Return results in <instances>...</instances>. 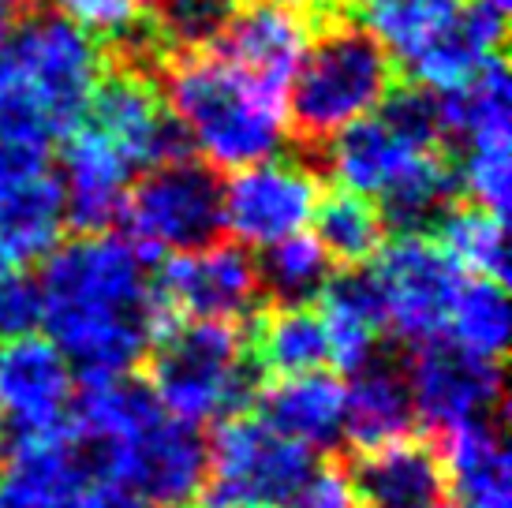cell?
<instances>
[{"label": "cell", "instance_id": "6da1fadb", "mask_svg": "<svg viewBox=\"0 0 512 508\" xmlns=\"http://www.w3.org/2000/svg\"><path fill=\"white\" fill-rule=\"evenodd\" d=\"M45 337L86 378L131 374L165 329L154 269L128 236L60 243L38 277Z\"/></svg>", "mask_w": 512, "mask_h": 508}, {"label": "cell", "instance_id": "7a4b0ae2", "mask_svg": "<svg viewBox=\"0 0 512 508\" xmlns=\"http://www.w3.org/2000/svg\"><path fill=\"white\" fill-rule=\"evenodd\" d=\"M157 79L172 120L184 127L202 165L236 172L285 150V94L210 49L172 53Z\"/></svg>", "mask_w": 512, "mask_h": 508}, {"label": "cell", "instance_id": "3957f363", "mask_svg": "<svg viewBox=\"0 0 512 508\" xmlns=\"http://www.w3.org/2000/svg\"><path fill=\"white\" fill-rule=\"evenodd\" d=\"M288 83V135L322 146L341 127L370 116L397 86V60L363 23H329L314 30Z\"/></svg>", "mask_w": 512, "mask_h": 508}, {"label": "cell", "instance_id": "277c9868", "mask_svg": "<svg viewBox=\"0 0 512 508\" xmlns=\"http://www.w3.org/2000/svg\"><path fill=\"white\" fill-rule=\"evenodd\" d=\"M150 393L165 415L187 426H214L255 396L258 367L240 325L176 322L150 348Z\"/></svg>", "mask_w": 512, "mask_h": 508}, {"label": "cell", "instance_id": "5b68a950", "mask_svg": "<svg viewBox=\"0 0 512 508\" xmlns=\"http://www.w3.org/2000/svg\"><path fill=\"white\" fill-rule=\"evenodd\" d=\"M101 71L105 49L57 12H23L0 42V83L27 90L57 139L83 124Z\"/></svg>", "mask_w": 512, "mask_h": 508}, {"label": "cell", "instance_id": "8992f818", "mask_svg": "<svg viewBox=\"0 0 512 508\" xmlns=\"http://www.w3.org/2000/svg\"><path fill=\"white\" fill-rule=\"evenodd\" d=\"M314 471V452L258 415H228L206 438V494L214 508H281Z\"/></svg>", "mask_w": 512, "mask_h": 508}, {"label": "cell", "instance_id": "52a82bcc", "mask_svg": "<svg viewBox=\"0 0 512 508\" xmlns=\"http://www.w3.org/2000/svg\"><path fill=\"white\" fill-rule=\"evenodd\" d=\"M120 221L128 240L146 254H180L221 240V180L217 169L195 157L165 161L146 169L135 187H128Z\"/></svg>", "mask_w": 512, "mask_h": 508}, {"label": "cell", "instance_id": "ba28073f", "mask_svg": "<svg viewBox=\"0 0 512 508\" xmlns=\"http://www.w3.org/2000/svg\"><path fill=\"white\" fill-rule=\"evenodd\" d=\"M374 281L382 292V325L408 348L434 344L464 273L430 236H393L374 254Z\"/></svg>", "mask_w": 512, "mask_h": 508}, {"label": "cell", "instance_id": "9c48e42d", "mask_svg": "<svg viewBox=\"0 0 512 508\" xmlns=\"http://www.w3.org/2000/svg\"><path fill=\"white\" fill-rule=\"evenodd\" d=\"M322 198L318 172L299 157H266L236 169L221 184V232L243 251H262L270 243L307 232L314 206Z\"/></svg>", "mask_w": 512, "mask_h": 508}, {"label": "cell", "instance_id": "30bf717a", "mask_svg": "<svg viewBox=\"0 0 512 508\" xmlns=\"http://www.w3.org/2000/svg\"><path fill=\"white\" fill-rule=\"evenodd\" d=\"M154 288L165 314H176L180 322L240 325L262 299L255 258L225 240L169 254L154 277Z\"/></svg>", "mask_w": 512, "mask_h": 508}, {"label": "cell", "instance_id": "8fae6325", "mask_svg": "<svg viewBox=\"0 0 512 508\" xmlns=\"http://www.w3.org/2000/svg\"><path fill=\"white\" fill-rule=\"evenodd\" d=\"M98 479L128 486L154 508L191 505L206 486V438L199 426H187L161 411L135 438L116 445L101 460Z\"/></svg>", "mask_w": 512, "mask_h": 508}, {"label": "cell", "instance_id": "7c38bea8", "mask_svg": "<svg viewBox=\"0 0 512 508\" xmlns=\"http://www.w3.org/2000/svg\"><path fill=\"white\" fill-rule=\"evenodd\" d=\"M86 116H94V131H101L128 157L131 169L135 165L154 169L165 161L195 157L184 127L172 120L169 105L161 98V86L146 71L105 60V71H101Z\"/></svg>", "mask_w": 512, "mask_h": 508}, {"label": "cell", "instance_id": "4fadbf2b", "mask_svg": "<svg viewBox=\"0 0 512 508\" xmlns=\"http://www.w3.org/2000/svg\"><path fill=\"white\" fill-rule=\"evenodd\" d=\"M404 378H408V393H412L415 423L430 426L434 434L498 419L501 400H505L501 363L475 359V355L453 348L449 340L415 348Z\"/></svg>", "mask_w": 512, "mask_h": 508}, {"label": "cell", "instance_id": "5bb4252c", "mask_svg": "<svg viewBox=\"0 0 512 508\" xmlns=\"http://www.w3.org/2000/svg\"><path fill=\"white\" fill-rule=\"evenodd\" d=\"M75 396V367L49 337L0 340V423L12 434L64 430Z\"/></svg>", "mask_w": 512, "mask_h": 508}, {"label": "cell", "instance_id": "9a60e30c", "mask_svg": "<svg viewBox=\"0 0 512 508\" xmlns=\"http://www.w3.org/2000/svg\"><path fill=\"white\" fill-rule=\"evenodd\" d=\"M94 479L68 430L15 434L0 449V508H72Z\"/></svg>", "mask_w": 512, "mask_h": 508}, {"label": "cell", "instance_id": "2e32d148", "mask_svg": "<svg viewBox=\"0 0 512 508\" xmlns=\"http://www.w3.org/2000/svg\"><path fill=\"white\" fill-rule=\"evenodd\" d=\"M307 42H311V23L299 8L270 4V0H251V4L243 0L232 23L210 45V53L285 94Z\"/></svg>", "mask_w": 512, "mask_h": 508}, {"label": "cell", "instance_id": "e0dca14e", "mask_svg": "<svg viewBox=\"0 0 512 508\" xmlns=\"http://www.w3.org/2000/svg\"><path fill=\"white\" fill-rule=\"evenodd\" d=\"M60 169L64 176L57 180L64 191L68 225L90 236V232H105L113 221H120L131 187V165L101 131L75 127L60 150Z\"/></svg>", "mask_w": 512, "mask_h": 508}, {"label": "cell", "instance_id": "ac0fdd59", "mask_svg": "<svg viewBox=\"0 0 512 508\" xmlns=\"http://www.w3.org/2000/svg\"><path fill=\"white\" fill-rule=\"evenodd\" d=\"M258 419L307 452L337 449L344 441V381L326 370L273 378L258 396Z\"/></svg>", "mask_w": 512, "mask_h": 508}, {"label": "cell", "instance_id": "d6986e66", "mask_svg": "<svg viewBox=\"0 0 512 508\" xmlns=\"http://www.w3.org/2000/svg\"><path fill=\"white\" fill-rule=\"evenodd\" d=\"M352 486L359 508H430L441 505L445 471L434 445L400 438L359 452Z\"/></svg>", "mask_w": 512, "mask_h": 508}, {"label": "cell", "instance_id": "ffe728a7", "mask_svg": "<svg viewBox=\"0 0 512 508\" xmlns=\"http://www.w3.org/2000/svg\"><path fill=\"white\" fill-rule=\"evenodd\" d=\"M438 456L453 508H512V464L498 419L441 434Z\"/></svg>", "mask_w": 512, "mask_h": 508}, {"label": "cell", "instance_id": "44dd1931", "mask_svg": "<svg viewBox=\"0 0 512 508\" xmlns=\"http://www.w3.org/2000/svg\"><path fill=\"white\" fill-rule=\"evenodd\" d=\"M412 430L415 408L404 367L370 359L367 367L352 370V381L344 385V441L370 452L389 441L412 438Z\"/></svg>", "mask_w": 512, "mask_h": 508}, {"label": "cell", "instance_id": "7402d4cb", "mask_svg": "<svg viewBox=\"0 0 512 508\" xmlns=\"http://www.w3.org/2000/svg\"><path fill=\"white\" fill-rule=\"evenodd\" d=\"M322 322L329 337V363L341 370L367 367L378 359V340H382V292L374 281L370 266H352L344 273H333L322 292Z\"/></svg>", "mask_w": 512, "mask_h": 508}, {"label": "cell", "instance_id": "603a6c76", "mask_svg": "<svg viewBox=\"0 0 512 508\" xmlns=\"http://www.w3.org/2000/svg\"><path fill=\"white\" fill-rule=\"evenodd\" d=\"M460 195L456 161L441 150H419L393 184L378 195V213L393 236H430L441 213Z\"/></svg>", "mask_w": 512, "mask_h": 508}, {"label": "cell", "instance_id": "cb8c5ba5", "mask_svg": "<svg viewBox=\"0 0 512 508\" xmlns=\"http://www.w3.org/2000/svg\"><path fill=\"white\" fill-rule=\"evenodd\" d=\"M322 146H326L329 176L344 191H356V195H367V198L382 195L385 187L404 172V165L419 154L412 146H404L378 116H363L356 124L341 127Z\"/></svg>", "mask_w": 512, "mask_h": 508}, {"label": "cell", "instance_id": "d4e9b609", "mask_svg": "<svg viewBox=\"0 0 512 508\" xmlns=\"http://www.w3.org/2000/svg\"><path fill=\"white\" fill-rule=\"evenodd\" d=\"M68 213L53 172L0 191V240L12 262H45L64 243Z\"/></svg>", "mask_w": 512, "mask_h": 508}, {"label": "cell", "instance_id": "484cf974", "mask_svg": "<svg viewBox=\"0 0 512 508\" xmlns=\"http://www.w3.org/2000/svg\"><path fill=\"white\" fill-rule=\"evenodd\" d=\"M247 348H251L255 367L273 378H292V374L329 367L326 322L314 307H273L270 314H262Z\"/></svg>", "mask_w": 512, "mask_h": 508}, {"label": "cell", "instance_id": "4316f807", "mask_svg": "<svg viewBox=\"0 0 512 508\" xmlns=\"http://www.w3.org/2000/svg\"><path fill=\"white\" fill-rule=\"evenodd\" d=\"M509 333H512V311H509V292L501 281L490 277H464L456 288V299L445 318V333L453 348L486 359V363H501L509 352Z\"/></svg>", "mask_w": 512, "mask_h": 508}, {"label": "cell", "instance_id": "83f0119b", "mask_svg": "<svg viewBox=\"0 0 512 508\" xmlns=\"http://www.w3.org/2000/svg\"><path fill=\"white\" fill-rule=\"evenodd\" d=\"M314 240L329 254L333 266H367L374 254L385 247V228L382 213L374 206V198L356 195V191H322L318 206H314Z\"/></svg>", "mask_w": 512, "mask_h": 508}, {"label": "cell", "instance_id": "f1b7e54d", "mask_svg": "<svg viewBox=\"0 0 512 508\" xmlns=\"http://www.w3.org/2000/svg\"><path fill=\"white\" fill-rule=\"evenodd\" d=\"M445 258L453 262L464 277H490L501 281L509 277V236H505V217L483 210L475 202H453L434 225V236Z\"/></svg>", "mask_w": 512, "mask_h": 508}, {"label": "cell", "instance_id": "f546056e", "mask_svg": "<svg viewBox=\"0 0 512 508\" xmlns=\"http://www.w3.org/2000/svg\"><path fill=\"white\" fill-rule=\"evenodd\" d=\"M464 0H356L359 23L389 49V57L408 64L430 42H438L456 23Z\"/></svg>", "mask_w": 512, "mask_h": 508}, {"label": "cell", "instance_id": "4dcf8cb0", "mask_svg": "<svg viewBox=\"0 0 512 508\" xmlns=\"http://www.w3.org/2000/svg\"><path fill=\"white\" fill-rule=\"evenodd\" d=\"M255 269L258 288H262V296L273 299V307H311L333 277L329 254L307 232H296V236H285V240L262 247Z\"/></svg>", "mask_w": 512, "mask_h": 508}, {"label": "cell", "instance_id": "1f68e13d", "mask_svg": "<svg viewBox=\"0 0 512 508\" xmlns=\"http://www.w3.org/2000/svg\"><path fill=\"white\" fill-rule=\"evenodd\" d=\"M460 191H468L475 206L505 217L512 202V131L490 127L464 139V154L456 161Z\"/></svg>", "mask_w": 512, "mask_h": 508}, {"label": "cell", "instance_id": "d6a6232c", "mask_svg": "<svg viewBox=\"0 0 512 508\" xmlns=\"http://www.w3.org/2000/svg\"><path fill=\"white\" fill-rule=\"evenodd\" d=\"M243 0H154L150 19L172 53L210 49Z\"/></svg>", "mask_w": 512, "mask_h": 508}, {"label": "cell", "instance_id": "836d02e7", "mask_svg": "<svg viewBox=\"0 0 512 508\" xmlns=\"http://www.w3.org/2000/svg\"><path fill=\"white\" fill-rule=\"evenodd\" d=\"M378 120L412 150H441L449 142L441 94L430 86L412 83V79L385 94V101L378 105Z\"/></svg>", "mask_w": 512, "mask_h": 508}, {"label": "cell", "instance_id": "e575fe53", "mask_svg": "<svg viewBox=\"0 0 512 508\" xmlns=\"http://www.w3.org/2000/svg\"><path fill=\"white\" fill-rule=\"evenodd\" d=\"M53 12L72 19L75 27L86 30L90 38H101L109 45L120 34H128L135 23H143L154 0H49Z\"/></svg>", "mask_w": 512, "mask_h": 508}, {"label": "cell", "instance_id": "d590c367", "mask_svg": "<svg viewBox=\"0 0 512 508\" xmlns=\"http://www.w3.org/2000/svg\"><path fill=\"white\" fill-rule=\"evenodd\" d=\"M42 325V292L38 277L8 269L0 277V340L27 337Z\"/></svg>", "mask_w": 512, "mask_h": 508}, {"label": "cell", "instance_id": "8d00e7d4", "mask_svg": "<svg viewBox=\"0 0 512 508\" xmlns=\"http://www.w3.org/2000/svg\"><path fill=\"white\" fill-rule=\"evenodd\" d=\"M281 508H359V497H356V486H352V475H348V471L314 464L307 482H303Z\"/></svg>", "mask_w": 512, "mask_h": 508}, {"label": "cell", "instance_id": "74e56055", "mask_svg": "<svg viewBox=\"0 0 512 508\" xmlns=\"http://www.w3.org/2000/svg\"><path fill=\"white\" fill-rule=\"evenodd\" d=\"M42 172H49V150L0 139V191L23 184V180H34Z\"/></svg>", "mask_w": 512, "mask_h": 508}, {"label": "cell", "instance_id": "f35d334b", "mask_svg": "<svg viewBox=\"0 0 512 508\" xmlns=\"http://www.w3.org/2000/svg\"><path fill=\"white\" fill-rule=\"evenodd\" d=\"M72 508H154V505H146L143 497L131 494L128 486H120V482L94 479L83 494L75 497Z\"/></svg>", "mask_w": 512, "mask_h": 508}, {"label": "cell", "instance_id": "ab89813d", "mask_svg": "<svg viewBox=\"0 0 512 508\" xmlns=\"http://www.w3.org/2000/svg\"><path fill=\"white\" fill-rule=\"evenodd\" d=\"M30 4H34V0H0V12L4 15H23V12H30Z\"/></svg>", "mask_w": 512, "mask_h": 508}, {"label": "cell", "instance_id": "60d3db41", "mask_svg": "<svg viewBox=\"0 0 512 508\" xmlns=\"http://www.w3.org/2000/svg\"><path fill=\"white\" fill-rule=\"evenodd\" d=\"M12 269V254H8V247H4V240H0V277Z\"/></svg>", "mask_w": 512, "mask_h": 508}, {"label": "cell", "instance_id": "b9f144b4", "mask_svg": "<svg viewBox=\"0 0 512 508\" xmlns=\"http://www.w3.org/2000/svg\"><path fill=\"white\" fill-rule=\"evenodd\" d=\"M270 4H285V8H299V12H307V4H311V0H270Z\"/></svg>", "mask_w": 512, "mask_h": 508}, {"label": "cell", "instance_id": "7bdbcfd3", "mask_svg": "<svg viewBox=\"0 0 512 508\" xmlns=\"http://www.w3.org/2000/svg\"><path fill=\"white\" fill-rule=\"evenodd\" d=\"M430 508H453V505H430Z\"/></svg>", "mask_w": 512, "mask_h": 508}, {"label": "cell", "instance_id": "ee69618b", "mask_svg": "<svg viewBox=\"0 0 512 508\" xmlns=\"http://www.w3.org/2000/svg\"><path fill=\"white\" fill-rule=\"evenodd\" d=\"M180 508H195V505H180Z\"/></svg>", "mask_w": 512, "mask_h": 508}]
</instances>
